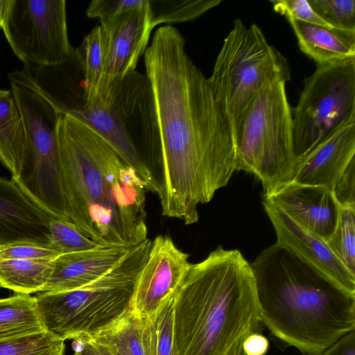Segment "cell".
<instances>
[{
	"label": "cell",
	"instance_id": "obj_1",
	"mask_svg": "<svg viewBox=\"0 0 355 355\" xmlns=\"http://www.w3.org/2000/svg\"><path fill=\"white\" fill-rule=\"evenodd\" d=\"M144 63L141 103L158 148L162 214L191 225L199 220L198 205L209 202L236 171L233 137L178 29H157Z\"/></svg>",
	"mask_w": 355,
	"mask_h": 355
},
{
	"label": "cell",
	"instance_id": "obj_2",
	"mask_svg": "<svg viewBox=\"0 0 355 355\" xmlns=\"http://www.w3.org/2000/svg\"><path fill=\"white\" fill-rule=\"evenodd\" d=\"M62 184L69 220L104 246L147 239V187L116 151L82 121L60 114L57 125Z\"/></svg>",
	"mask_w": 355,
	"mask_h": 355
},
{
	"label": "cell",
	"instance_id": "obj_3",
	"mask_svg": "<svg viewBox=\"0 0 355 355\" xmlns=\"http://www.w3.org/2000/svg\"><path fill=\"white\" fill-rule=\"evenodd\" d=\"M261 318L303 355H320L355 329V293L277 243L251 263Z\"/></svg>",
	"mask_w": 355,
	"mask_h": 355
},
{
	"label": "cell",
	"instance_id": "obj_4",
	"mask_svg": "<svg viewBox=\"0 0 355 355\" xmlns=\"http://www.w3.org/2000/svg\"><path fill=\"white\" fill-rule=\"evenodd\" d=\"M176 355H247L244 343L263 323L250 263L218 246L191 265L174 296Z\"/></svg>",
	"mask_w": 355,
	"mask_h": 355
},
{
	"label": "cell",
	"instance_id": "obj_5",
	"mask_svg": "<svg viewBox=\"0 0 355 355\" xmlns=\"http://www.w3.org/2000/svg\"><path fill=\"white\" fill-rule=\"evenodd\" d=\"M152 241L129 249L107 273L81 288L35 296L45 331L62 340H89L133 311L139 275Z\"/></svg>",
	"mask_w": 355,
	"mask_h": 355
},
{
	"label": "cell",
	"instance_id": "obj_6",
	"mask_svg": "<svg viewBox=\"0 0 355 355\" xmlns=\"http://www.w3.org/2000/svg\"><path fill=\"white\" fill-rule=\"evenodd\" d=\"M290 78L277 77L263 85L234 137L235 170L254 174L264 194L293 181L295 174L292 108L286 92Z\"/></svg>",
	"mask_w": 355,
	"mask_h": 355
},
{
	"label": "cell",
	"instance_id": "obj_7",
	"mask_svg": "<svg viewBox=\"0 0 355 355\" xmlns=\"http://www.w3.org/2000/svg\"><path fill=\"white\" fill-rule=\"evenodd\" d=\"M280 76L291 77L287 60L269 44L257 24L247 26L236 19L207 78L233 139L257 93L266 82Z\"/></svg>",
	"mask_w": 355,
	"mask_h": 355
},
{
	"label": "cell",
	"instance_id": "obj_8",
	"mask_svg": "<svg viewBox=\"0 0 355 355\" xmlns=\"http://www.w3.org/2000/svg\"><path fill=\"white\" fill-rule=\"evenodd\" d=\"M297 162L355 116V58L317 64L292 109Z\"/></svg>",
	"mask_w": 355,
	"mask_h": 355
},
{
	"label": "cell",
	"instance_id": "obj_9",
	"mask_svg": "<svg viewBox=\"0 0 355 355\" xmlns=\"http://www.w3.org/2000/svg\"><path fill=\"white\" fill-rule=\"evenodd\" d=\"M0 28L24 64L55 65L74 56L64 0H0Z\"/></svg>",
	"mask_w": 355,
	"mask_h": 355
},
{
	"label": "cell",
	"instance_id": "obj_10",
	"mask_svg": "<svg viewBox=\"0 0 355 355\" xmlns=\"http://www.w3.org/2000/svg\"><path fill=\"white\" fill-rule=\"evenodd\" d=\"M101 25L107 33L108 46L98 104L111 107L124 80L135 71L155 28L148 0Z\"/></svg>",
	"mask_w": 355,
	"mask_h": 355
},
{
	"label": "cell",
	"instance_id": "obj_11",
	"mask_svg": "<svg viewBox=\"0 0 355 355\" xmlns=\"http://www.w3.org/2000/svg\"><path fill=\"white\" fill-rule=\"evenodd\" d=\"M191 263L189 254L166 236L152 241L149 254L135 288L133 311L150 318L182 285Z\"/></svg>",
	"mask_w": 355,
	"mask_h": 355
},
{
	"label": "cell",
	"instance_id": "obj_12",
	"mask_svg": "<svg viewBox=\"0 0 355 355\" xmlns=\"http://www.w3.org/2000/svg\"><path fill=\"white\" fill-rule=\"evenodd\" d=\"M263 198L325 242L336 229L340 206L329 188L291 181L271 193L263 194Z\"/></svg>",
	"mask_w": 355,
	"mask_h": 355
},
{
	"label": "cell",
	"instance_id": "obj_13",
	"mask_svg": "<svg viewBox=\"0 0 355 355\" xmlns=\"http://www.w3.org/2000/svg\"><path fill=\"white\" fill-rule=\"evenodd\" d=\"M262 204L275 229L276 243L287 248L346 290L355 293V275L334 255L327 242L300 227L267 200L263 198Z\"/></svg>",
	"mask_w": 355,
	"mask_h": 355
},
{
	"label": "cell",
	"instance_id": "obj_14",
	"mask_svg": "<svg viewBox=\"0 0 355 355\" xmlns=\"http://www.w3.org/2000/svg\"><path fill=\"white\" fill-rule=\"evenodd\" d=\"M354 160L355 116H352L297 160L293 181L333 190L343 172Z\"/></svg>",
	"mask_w": 355,
	"mask_h": 355
},
{
	"label": "cell",
	"instance_id": "obj_15",
	"mask_svg": "<svg viewBox=\"0 0 355 355\" xmlns=\"http://www.w3.org/2000/svg\"><path fill=\"white\" fill-rule=\"evenodd\" d=\"M53 218L15 181L0 177V245L16 241L49 243Z\"/></svg>",
	"mask_w": 355,
	"mask_h": 355
},
{
	"label": "cell",
	"instance_id": "obj_16",
	"mask_svg": "<svg viewBox=\"0 0 355 355\" xmlns=\"http://www.w3.org/2000/svg\"><path fill=\"white\" fill-rule=\"evenodd\" d=\"M130 248L102 245L60 254L53 259L51 274L42 292H64L86 286L111 270Z\"/></svg>",
	"mask_w": 355,
	"mask_h": 355
},
{
	"label": "cell",
	"instance_id": "obj_17",
	"mask_svg": "<svg viewBox=\"0 0 355 355\" xmlns=\"http://www.w3.org/2000/svg\"><path fill=\"white\" fill-rule=\"evenodd\" d=\"M286 19L295 33L300 50L316 64L355 58V31Z\"/></svg>",
	"mask_w": 355,
	"mask_h": 355
},
{
	"label": "cell",
	"instance_id": "obj_18",
	"mask_svg": "<svg viewBox=\"0 0 355 355\" xmlns=\"http://www.w3.org/2000/svg\"><path fill=\"white\" fill-rule=\"evenodd\" d=\"M26 148L22 117L10 89H0V161L16 178Z\"/></svg>",
	"mask_w": 355,
	"mask_h": 355
},
{
	"label": "cell",
	"instance_id": "obj_19",
	"mask_svg": "<svg viewBox=\"0 0 355 355\" xmlns=\"http://www.w3.org/2000/svg\"><path fill=\"white\" fill-rule=\"evenodd\" d=\"M108 46V35L100 24L83 39L75 49V56L80 63L83 80L80 85L84 104L94 107L98 104V92L103 79Z\"/></svg>",
	"mask_w": 355,
	"mask_h": 355
},
{
	"label": "cell",
	"instance_id": "obj_20",
	"mask_svg": "<svg viewBox=\"0 0 355 355\" xmlns=\"http://www.w3.org/2000/svg\"><path fill=\"white\" fill-rule=\"evenodd\" d=\"M43 331L35 296L16 293L0 299V340Z\"/></svg>",
	"mask_w": 355,
	"mask_h": 355
},
{
	"label": "cell",
	"instance_id": "obj_21",
	"mask_svg": "<svg viewBox=\"0 0 355 355\" xmlns=\"http://www.w3.org/2000/svg\"><path fill=\"white\" fill-rule=\"evenodd\" d=\"M53 259L0 260V288L15 293L42 292L51 274Z\"/></svg>",
	"mask_w": 355,
	"mask_h": 355
},
{
	"label": "cell",
	"instance_id": "obj_22",
	"mask_svg": "<svg viewBox=\"0 0 355 355\" xmlns=\"http://www.w3.org/2000/svg\"><path fill=\"white\" fill-rule=\"evenodd\" d=\"M146 320L132 311L113 327L89 340L104 345L112 355H149L144 332Z\"/></svg>",
	"mask_w": 355,
	"mask_h": 355
},
{
	"label": "cell",
	"instance_id": "obj_23",
	"mask_svg": "<svg viewBox=\"0 0 355 355\" xmlns=\"http://www.w3.org/2000/svg\"><path fill=\"white\" fill-rule=\"evenodd\" d=\"M220 0H148L154 27L193 20L218 6Z\"/></svg>",
	"mask_w": 355,
	"mask_h": 355
},
{
	"label": "cell",
	"instance_id": "obj_24",
	"mask_svg": "<svg viewBox=\"0 0 355 355\" xmlns=\"http://www.w3.org/2000/svg\"><path fill=\"white\" fill-rule=\"evenodd\" d=\"M174 297L168 299L145 323L149 355H176L173 334Z\"/></svg>",
	"mask_w": 355,
	"mask_h": 355
},
{
	"label": "cell",
	"instance_id": "obj_25",
	"mask_svg": "<svg viewBox=\"0 0 355 355\" xmlns=\"http://www.w3.org/2000/svg\"><path fill=\"white\" fill-rule=\"evenodd\" d=\"M327 243L338 260L355 275V207H340L336 229Z\"/></svg>",
	"mask_w": 355,
	"mask_h": 355
},
{
	"label": "cell",
	"instance_id": "obj_26",
	"mask_svg": "<svg viewBox=\"0 0 355 355\" xmlns=\"http://www.w3.org/2000/svg\"><path fill=\"white\" fill-rule=\"evenodd\" d=\"M64 347V340L45 331L0 340V355H55Z\"/></svg>",
	"mask_w": 355,
	"mask_h": 355
},
{
	"label": "cell",
	"instance_id": "obj_27",
	"mask_svg": "<svg viewBox=\"0 0 355 355\" xmlns=\"http://www.w3.org/2000/svg\"><path fill=\"white\" fill-rule=\"evenodd\" d=\"M49 232V243L60 254L94 250L102 246L69 220L51 219Z\"/></svg>",
	"mask_w": 355,
	"mask_h": 355
},
{
	"label": "cell",
	"instance_id": "obj_28",
	"mask_svg": "<svg viewBox=\"0 0 355 355\" xmlns=\"http://www.w3.org/2000/svg\"><path fill=\"white\" fill-rule=\"evenodd\" d=\"M313 9L334 28L355 31L354 0H309Z\"/></svg>",
	"mask_w": 355,
	"mask_h": 355
},
{
	"label": "cell",
	"instance_id": "obj_29",
	"mask_svg": "<svg viewBox=\"0 0 355 355\" xmlns=\"http://www.w3.org/2000/svg\"><path fill=\"white\" fill-rule=\"evenodd\" d=\"M60 254L50 243L16 241L0 245V260L54 259Z\"/></svg>",
	"mask_w": 355,
	"mask_h": 355
},
{
	"label": "cell",
	"instance_id": "obj_30",
	"mask_svg": "<svg viewBox=\"0 0 355 355\" xmlns=\"http://www.w3.org/2000/svg\"><path fill=\"white\" fill-rule=\"evenodd\" d=\"M273 9L286 18L304 23L334 28L324 21L311 6L308 0L270 1Z\"/></svg>",
	"mask_w": 355,
	"mask_h": 355
},
{
	"label": "cell",
	"instance_id": "obj_31",
	"mask_svg": "<svg viewBox=\"0 0 355 355\" xmlns=\"http://www.w3.org/2000/svg\"><path fill=\"white\" fill-rule=\"evenodd\" d=\"M144 1L145 0H94L89 3L86 15L90 18H98L101 24H103L139 7Z\"/></svg>",
	"mask_w": 355,
	"mask_h": 355
},
{
	"label": "cell",
	"instance_id": "obj_32",
	"mask_svg": "<svg viewBox=\"0 0 355 355\" xmlns=\"http://www.w3.org/2000/svg\"><path fill=\"white\" fill-rule=\"evenodd\" d=\"M333 191L340 207H355V160L340 177Z\"/></svg>",
	"mask_w": 355,
	"mask_h": 355
},
{
	"label": "cell",
	"instance_id": "obj_33",
	"mask_svg": "<svg viewBox=\"0 0 355 355\" xmlns=\"http://www.w3.org/2000/svg\"><path fill=\"white\" fill-rule=\"evenodd\" d=\"M320 355H355L354 331L344 335Z\"/></svg>",
	"mask_w": 355,
	"mask_h": 355
},
{
	"label": "cell",
	"instance_id": "obj_34",
	"mask_svg": "<svg viewBox=\"0 0 355 355\" xmlns=\"http://www.w3.org/2000/svg\"><path fill=\"white\" fill-rule=\"evenodd\" d=\"M268 347V340L260 333L250 336L244 343V350L247 355H266Z\"/></svg>",
	"mask_w": 355,
	"mask_h": 355
},
{
	"label": "cell",
	"instance_id": "obj_35",
	"mask_svg": "<svg viewBox=\"0 0 355 355\" xmlns=\"http://www.w3.org/2000/svg\"><path fill=\"white\" fill-rule=\"evenodd\" d=\"M77 343L73 355H99L94 344L90 340H75Z\"/></svg>",
	"mask_w": 355,
	"mask_h": 355
},
{
	"label": "cell",
	"instance_id": "obj_36",
	"mask_svg": "<svg viewBox=\"0 0 355 355\" xmlns=\"http://www.w3.org/2000/svg\"><path fill=\"white\" fill-rule=\"evenodd\" d=\"M90 341H92V340H90ZM92 342L94 344V345L97 348L99 355H112V354L110 352V351L104 345H103L100 343H95L94 341H92Z\"/></svg>",
	"mask_w": 355,
	"mask_h": 355
},
{
	"label": "cell",
	"instance_id": "obj_37",
	"mask_svg": "<svg viewBox=\"0 0 355 355\" xmlns=\"http://www.w3.org/2000/svg\"><path fill=\"white\" fill-rule=\"evenodd\" d=\"M64 350H62L55 355H64Z\"/></svg>",
	"mask_w": 355,
	"mask_h": 355
}]
</instances>
